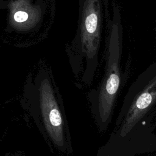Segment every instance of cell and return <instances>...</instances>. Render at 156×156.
I'll list each match as a JSON object with an SVG mask.
<instances>
[{
  "label": "cell",
  "mask_w": 156,
  "mask_h": 156,
  "mask_svg": "<svg viewBox=\"0 0 156 156\" xmlns=\"http://www.w3.org/2000/svg\"><path fill=\"white\" fill-rule=\"evenodd\" d=\"M77 30L73 42L76 54L89 59L96 57L102 34L101 0H78Z\"/></svg>",
  "instance_id": "cell-1"
},
{
  "label": "cell",
  "mask_w": 156,
  "mask_h": 156,
  "mask_svg": "<svg viewBox=\"0 0 156 156\" xmlns=\"http://www.w3.org/2000/svg\"><path fill=\"white\" fill-rule=\"evenodd\" d=\"M119 77L117 74H112L110 76L106 86L107 91L109 94H113L116 93L119 86Z\"/></svg>",
  "instance_id": "cell-2"
},
{
  "label": "cell",
  "mask_w": 156,
  "mask_h": 156,
  "mask_svg": "<svg viewBox=\"0 0 156 156\" xmlns=\"http://www.w3.org/2000/svg\"><path fill=\"white\" fill-rule=\"evenodd\" d=\"M152 101V96L150 94L145 93L141 94L136 101V105L140 109H144L147 107Z\"/></svg>",
  "instance_id": "cell-3"
},
{
  "label": "cell",
  "mask_w": 156,
  "mask_h": 156,
  "mask_svg": "<svg viewBox=\"0 0 156 156\" xmlns=\"http://www.w3.org/2000/svg\"><path fill=\"white\" fill-rule=\"evenodd\" d=\"M49 118L51 124L54 126H58L62 123L60 113L57 109H53L51 110L49 114Z\"/></svg>",
  "instance_id": "cell-4"
},
{
  "label": "cell",
  "mask_w": 156,
  "mask_h": 156,
  "mask_svg": "<svg viewBox=\"0 0 156 156\" xmlns=\"http://www.w3.org/2000/svg\"><path fill=\"white\" fill-rule=\"evenodd\" d=\"M28 18V14L23 11H18L14 15V20L18 23H22L25 21Z\"/></svg>",
  "instance_id": "cell-5"
}]
</instances>
